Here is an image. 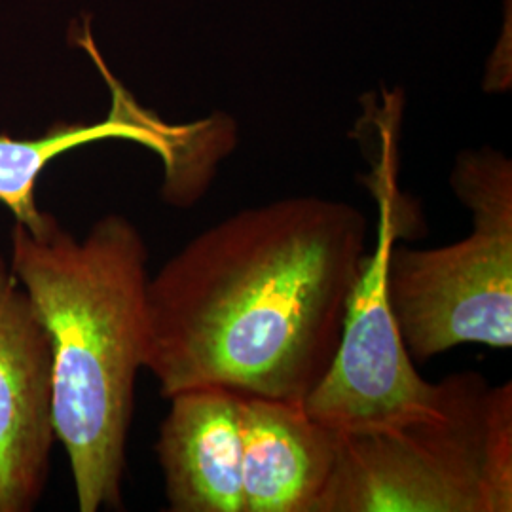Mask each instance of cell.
I'll list each match as a JSON object with an SVG mask.
<instances>
[{
	"label": "cell",
	"mask_w": 512,
	"mask_h": 512,
	"mask_svg": "<svg viewBox=\"0 0 512 512\" xmlns=\"http://www.w3.org/2000/svg\"><path fill=\"white\" fill-rule=\"evenodd\" d=\"M473 232L439 249L393 247L387 291L416 361L459 344L512 346V167L495 150L463 152L452 173Z\"/></svg>",
	"instance_id": "cell-4"
},
{
	"label": "cell",
	"mask_w": 512,
	"mask_h": 512,
	"mask_svg": "<svg viewBox=\"0 0 512 512\" xmlns=\"http://www.w3.org/2000/svg\"><path fill=\"white\" fill-rule=\"evenodd\" d=\"M156 454L173 512H245L243 397L220 385L175 393Z\"/></svg>",
	"instance_id": "cell-7"
},
{
	"label": "cell",
	"mask_w": 512,
	"mask_h": 512,
	"mask_svg": "<svg viewBox=\"0 0 512 512\" xmlns=\"http://www.w3.org/2000/svg\"><path fill=\"white\" fill-rule=\"evenodd\" d=\"M378 224L349 298L340 344L329 370L302 401L306 412L342 435L420 420L439 410L442 385L414 368L387 291L389 256L404 234L403 198L395 173H378Z\"/></svg>",
	"instance_id": "cell-5"
},
{
	"label": "cell",
	"mask_w": 512,
	"mask_h": 512,
	"mask_svg": "<svg viewBox=\"0 0 512 512\" xmlns=\"http://www.w3.org/2000/svg\"><path fill=\"white\" fill-rule=\"evenodd\" d=\"M10 268L31 296L54 351V427L82 512L122 509L135 380L147 349L148 249L124 215L82 239L52 213L14 222Z\"/></svg>",
	"instance_id": "cell-2"
},
{
	"label": "cell",
	"mask_w": 512,
	"mask_h": 512,
	"mask_svg": "<svg viewBox=\"0 0 512 512\" xmlns=\"http://www.w3.org/2000/svg\"><path fill=\"white\" fill-rule=\"evenodd\" d=\"M439 410L344 435L311 512H511L512 385L444 380Z\"/></svg>",
	"instance_id": "cell-3"
},
{
	"label": "cell",
	"mask_w": 512,
	"mask_h": 512,
	"mask_svg": "<svg viewBox=\"0 0 512 512\" xmlns=\"http://www.w3.org/2000/svg\"><path fill=\"white\" fill-rule=\"evenodd\" d=\"M368 255V220L317 196L243 209L148 279L145 368L164 399L220 385L302 403L329 370Z\"/></svg>",
	"instance_id": "cell-1"
},
{
	"label": "cell",
	"mask_w": 512,
	"mask_h": 512,
	"mask_svg": "<svg viewBox=\"0 0 512 512\" xmlns=\"http://www.w3.org/2000/svg\"><path fill=\"white\" fill-rule=\"evenodd\" d=\"M55 440L52 340L0 255V512L37 509Z\"/></svg>",
	"instance_id": "cell-6"
},
{
	"label": "cell",
	"mask_w": 512,
	"mask_h": 512,
	"mask_svg": "<svg viewBox=\"0 0 512 512\" xmlns=\"http://www.w3.org/2000/svg\"><path fill=\"white\" fill-rule=\"evenodd\" d=\"M101 71L112 86V109L99 124H57L38 139H12L0 135V203L16 222L29 228L42 224L46 211L38 209L37 183L40 173L57 156L76 147L105 139H128L156 150L167 165L169 181L183 167L184 150L198 141L200 124L167 126L152 112L141 109L118 82L110 78L99 55L90 48Z\"/></svg>",
	"instance_id": "cell-9"
},
{
	"label": "cell",
	"mask_w": 512,
	"mask_h": 512,
	"mask_svg": "<svg viewBox=\"0 0 512 512\" xmlns=\"http://www.w3.org/2000/svg\"><path fill=\"white\" fill-rule=\"evenodd\" d=\"M245 512H311L340 456L344 435L304 404L243 397Z\"/></svg>",
	"instance_id": "cell-8"
}]
</instances>
